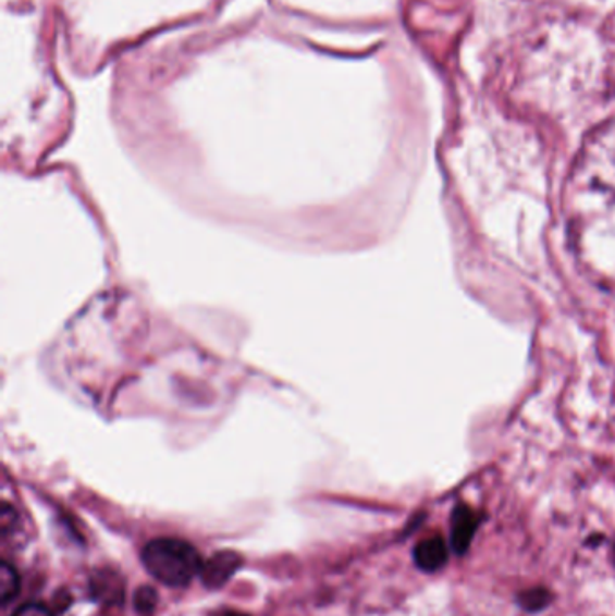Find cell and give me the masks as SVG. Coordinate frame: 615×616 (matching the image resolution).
<instances>
[{"label": "cell", "instance_id": "5b68a950", "mask_svg": "<svg viewBox=\"0 0 615 616\" xmlns=\"http://www.w3.org/2000/svg\"><path fill=\"white\" fill-rule=\"evenodd\" d=\"M21 590V577L10 563L0 566V601L2 604L13 601Z\"/></svg>", "mask_w": 615, "mask_h": 616}, {"label": "cell", "instance_id": "8992f818", "mask_svg": "<svg viewBox=\"0 0 615 616\" xmlns=\"http://www.w3.org/2000/svg\"><path fill=\"white\" fill-rule=\"evenodd\" d=\"M551 593H549L545 588H534V590H527L521 593L520 599V606L527 612H540L543 607L549 606V602H551Z\"/></svg>", "mask_w": 615, "mask_h": 616}, {"label": "cell", "instance_id": "7a4b0ae2", "mask_svg": "<svg viewBox=\"0 0 615 616\" xmlns=\"http://www.w3.org/2000/svg\"><path fill=\"white\" fill-rule=\"evenodd\" d=\"M243 563V557L237 552H230V550L217 552V554L211 555L210 559L202 563L200 579L205 582L206 588L219 590L226 584L227 580L232 579L233 575L237 574V569H241Z\"/></svg>", "mask_w": 615, "mask_h": 616}, {"label": "cell", "instance_id": "ba28073f", "mask_svg": "<svg viewBox=\"0 0 615 616\" xmlns=\"http://www.w3.org/2000/svg\"><path fill=\"white\" fill-rule=\"evenodd\" d=\"M11 616H53V613L49 612L44 604L33 602V604H24V606L19 607Z\"/></svg>", "mask_w": 615, "mask_h": 616}, {"label": "cell", "instance_id": "9c48e42d", "mask_svg": "<svg viewBox=\"0 0 615 616\" xmlns=\"http://www.w3.org/2000/svg\"><path fill=\"white\" fill-rule=\"evenodd\" d=\"M222 616H246V615H241V613H235V612H227L224 613V615Z\"/></svg>", "mask_w": 615, "mask_h": 616}, {"label": "cell", "instance_id": "3957f363", "mask_svg": "<svg viewBox=\"0 0 615 616\" xmlns=\"http://www.w3.org/2000/svg\"><path fill=\"white\" fill-rule=\"evenodd\" d=\"M480 516L473 508L460 505L453 510L452 517V549L455 554L464 555L479 530Z\"/></svg>", "mask_w": 615, "mask_h": 616}, {"label": "cell", "instance_id": "277c9868", "mask_svg": "<svg viewBox=\"0 0 615 616\" xmlns=\"http://www.w3.org/2000/svg\"><path fill=\"white\" fill-rule=\"evenodd\" d=\"M447 555H450V552H447L446 543L439 535L425 539L414 550V560H416L417 568L427 571V574L439 571L442 566L446 565Z\"/></svg>", "mask_w": 615, "mask_h": 616}, {"label": "cell", "instance_id": "6da1fadb", "mask_svg": "<svg viewBox=\"0 0 615 616\" xmlns=\"http://www.w3.org/2000/svg\"><path fill=\"white\" fill-rule=\"evenodd\" d=\"M142 559L148 574L170 588H186L202 568L197 550L181 539H153L143 550Z\"/></svg>", "mask_w": 615, "mask_h": 616}, {"label": "cell", "instance_id": "52a82bcc", "mask_svg": "<svg viewBox=\"0 0 615 616\" xmlns=\"http://www.w3.org/2000/svg\"><path fill=\"white\" fill-rule=\"evenodd\" d=\"M158 604V593L152 590V588H139V590L134 593V606H136L137 612L143 613V615H148V613L153 612V607Z\"/></svg>", "mask_w": 615, "mask_h": 616}]
</instances>
